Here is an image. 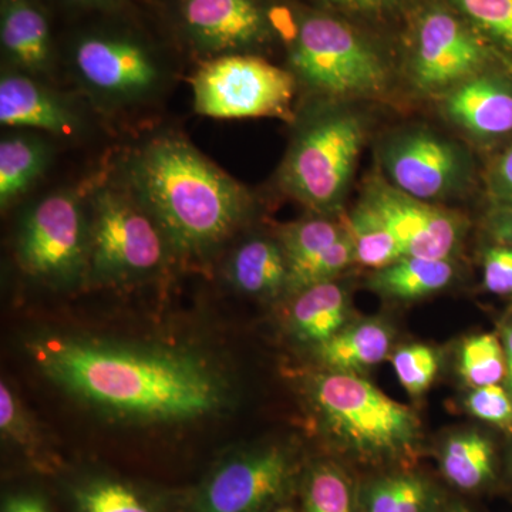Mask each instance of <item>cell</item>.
Instances as JSON below:
<instances>
[{"instance_id": "cell-1", "label": "cell", "mask_w": 512, "mask_h": 512, "mask_svg": "<svg viewBox=\"0 0 512 512\" xmlns=\"http://www.w3.org/2000/svg\"><path fill=\"white\" fill-rule=\"evenodd\" d=\"M28 352L57 386L121 420H200L228 399L220 373L187 352L59 335L30 340Z\"/></svg>"}, {"instance_id": "cell-2", "label": "cell", "mask_w": 512, "mask_h": 512, "mask_svg": "<svg viewBox=\"0 0 512 512\" xmlns=\"http://www.w3.org/2000/svg\"><path fill=\"white\" fill-rule=\"evenodd\" d=\"M123 177L156 218L173 254L184 258L221 247L252 207L244 185L177 134H161L134 151Z\"/></svg>"}, {"instance_id": "cell-3", "label": "cell", "mask_w": 512, "mask_h": 512, "mask_svg": "<svg viewBox=\"0 0 512 512\" xmlns=\"http://www.w3.org/2000/svg\"><path fill=\"white\" fill-rule=\"evenodd\" d=\"M306 397L332 448L365 464L412 463L423 446L419 416L359 375L315 373Z\"/></svg>"}, {"instance_id": "cell-4", "label": "cell", "mask_w": 512, "mask_h": 512, "mask_svg": "<svg viewBox=\"0 0 512 512\" xmlns=\"http://www.w3.org/2000/svg\"><path fill=\"white\" fill-rule=\"evenodd\" d=\"M89 274L100 282H130L156 274L173 254L163 229L126 178L86 191Z\"/></svg>"}, {"instance_id": "cell-5", "label": "cell", "mask_w": 512, "mask_h": 512, "mask_svg": "<svg viewBox=\"0 0 512 512\" xmlns=\"http://www.w3.org/2000/svg\"><path fill=\"white\" fill-rule=\"evenodd\" d=\"M363 126L348 111H332L296 134L281 168L285 191L306 207L329 214L338 210L363 144Z\"/></svg>"}, {"instance_id": "cell-6", "label": "cell", "mask_w": 512, "mask_h": 512, "mask_svg": "<svg viewBox=\"0 0 512 512\" xmlns=\"http://www.w3.org/2000/svg\"><path fill=\"white\" fill-rule=\"evenodd\" d=\"M291 63L296 79L323 96H376L389 80L375 50L345 23L329 16L303 20L293 42Z\"/></svg>"}, {"instance_id": "cell-7", "label": "cell", "mask_w": 512, "mask_h": 512, "mask_svg": "<svg viewBox=\"0 0 512 512\" xmlns=\"http://www.w3.org/2000/svg\"><path fill=\"white\" fill-rule=\"evenodd\" d=\"M195 111L212 119L291 120L296 77L261 57H211L191 79Z\"/></svg>"}, {"instance_id": "cell-8", "label": "cell", "mask_w": 512, "mask_h": 512, "mask_svg": "<svg viewBox=\"0 0 512 512\" xmlns=\"http://www.w3.org/2000/svg\"><path fill=\"white\" fill-rule=\"evenodd\" d=\"M16 255L28 274L70 284L89 271L90 225L86 192L57 190L23 212Z\"/></svg>"}, {"instance_id": "cell-9", "label": "cell", "mask_w": 512, "mask_h": 512, "mask_svg": "<svg viewBox=\"0 0 512 512\" xmlns=\"http://www.w3.org/2000/svg\"><path fill=\"white\" fill-rule=\"evenodd\" d=\"M76 83L101 110L126 111L151 103L170 76L143 43L121 35H87L72 50Z\"/></svg>"}, {"instance_id": "cell-10", "label": "cell", "mask_w": 512, "mask_h": 512, "mask_svg": "<svg viewBox=\"0 0 512 512\" xmlns=\"http://www.w3.org/2000/svg\"><path fill=\"white\" fill-rule=\"evenodd\" d=\"M291 446L265 444L222 458L191 495L187 512H272L298 483Z\"/></svg>"}, {"instance_id": "cell-11", "label": "cell", "mask_w": 512, "mask_h": 512, "mask_svg": "<svg viewBox=\"0 0 512 512\" xmlns=\"http://www.w3.org/2000/svg\"><path fill=\"white\" fill-rule=\"evenodd\" d=\"M383 164L394 187L427 201L443 198L466 181V154L451 141L429 131L394 137L383 151Z\"/></svg>"}, {"instance_id": "cell-12", "label": "cell", "mask_w": 512, "mask_h": 512, "mask_svg": "<svg viewBox=\"0 0 512 512\" xmlns=\"http://www.w3.org/2000/svg\"><path fill=\"white\" fill-rule=\"evenodd\" d=\"M365 198L392 228L404 256L450 259L466 231L461 215L426 204L384 181L370 183Z\"/></svg>"}, {"instance_id": "cell-13", "label": "cell", "mask_w": 512, "mask_h": 512, "mask_svg": "<svg viewBox=\"0 0 512 512\" xmlns=\"http://www.w3.org/2000/svg\"><path fill=\"white\" fill-rule=\"evenodd\" d=\"M485 60L484 47L450 13L434 10L421 19L413 56V80L426 92H440L471 79Z\"/></svg>"}, {"instance_id": "cell-14", "label": "cell", "mask_w": 512, "mask_h": 512, "mask_svg": "<svg viewBox=\"0 0 512 512\" xmlns=\"http://www.w3.org/2000/svg\"><path fill=\"white\" fill-rule=\"evenodd\" d=\"M0 123L57 137H74L84 127L72 101L43 79L13 69L0 79Z\"/></svg>"}, {"instance_id": "cell-15", "label": "cell", "mask_w": 512, "mask_h": 512, "mask_svg": "<svg viewBox=\"0 0 512 512\" xmlns=\"http://www.w3.org/2000/svg\"><path fill=\"white\" fill-rule=\"evenodd\" d=\"M180 12L195 46L214 57L247 49L265 35L264 13L256 0H181Z\"/></svg>"}, {"instance_id": "cell-16", "label": "cell", "mask_w": 512, "mask_h": 512, "mask_svg": "<svg viewBox=\"0 0 512 512\" xmlns=\"http://www.w3.org/2000/svg\"><path fill=\"white\" fill-rule=\"evenodd\" d=\"M0 40L9 69L39 79L52 69L49 23L32 0H2Z\"/></svg>"}, {"instance_id": "cell-17", "label": "cell", "mask_w": 512, "mask_h": 512, "mask_svg": "<svg viewBox=\"0 0 512 512\" xmlns=\"http://www.w3.org/2000/svg\"><path fill=\"white\" fill-rule=\"evenodd\" d=\"M446 113L476 136H503L512 131L511 87L494 77H471L448 94Z\"/></svg>"}, {"instance_id": "cell-18", "label": "cell", "mask_w": 512, "mask_h": 512, "mask_svg": "<svg viewBox=\"0 0 512 512\" xmlns=\"http://www.w3.org/2000/svg\"><path fill=\"white\" fill-rule=\"evenodd\" d=\"M73 512H171L167 497L106 473H84L64 487Z\"/></svg>"}, {"instance_id": "cell-19", "label": "cell", "mask_w": 512, "mask_h": 512, "mask_svg": "<svg viewBox=\"0 0 512 512\" xmlns=\"http://www.w3.org/2000/svg\"><path fill=\"white\" fill-rule=\"evenodd\" d=\"M393 329L386 320H352L332 339L315 348L323 370L362 375L390 355Z\"/></svg>"}, {"instance_id": "cell-20", "label": "cell", "mask_w": 512, "mask_h": 512, "mask_svg": "<svg viewBox=\"0 0 512 512\" xmlns=\"http://www.w3.org/2000/svg\"><path fill=\"white\" fill-rule=\"evenodd\" d=\"M352 322L348 291L336 281L296 293L289 309L288 329L301 345L318 348Z\"/></svg>"}, {"instance_id": "cell-21", "label": "cell", "mask_w": 512, "mask_h": 512, "mask_svg": "<svg viewBox=\"0 0 512 512\" xmlns=\"http://www.w3.org/2000/svg\"><path fill=\"white\" fill-rule=\"evenodd\" d=\"M227 276L244 295L265 301L286 295L288 262L279 239H245L229 256Z\"/></svg>"}, {"instance_id": "cell-22", "label": "cell", "mask_w": 512, "mask_h": 512, "mask_svg": "<svg viewBox=\"0 0 512 512\" xmlns=\"http://www.w3.org/2000/svg\"><path fill=\"white\" fill-rule=\"evenodd\" d=\"M52 146L37 131H16L0 141V207L8 210L45 173Z\"/></svg>"}, {"instance_id": "cell-23", "label": "cell", "mask_w": 512, "mask_h": 512, "mask_svg": "<svg viewBox=\"0 0 512 512\" xmlns=\"http://www.w3.org/2000/svg\"><path fill=\"white\" fill-rule=\"evenodd\" d=\"M456 269L450 259L403 256L399 261L370 276L369 288L382 298L416 301L443 291L453 282Z\"/></svg>"}, {"instance_id": "cell-24", "label": "cell", "mask_w": 512, "mask_h": 512, "mask_svg": "<svg viewBox=\"0 0 512 512\" xmlns=\"http://www.w3.org/2000/svg\"><path fill=\"white\" fill-rule=\"evenodd\" d=\"M346 228V222L313 217L279 229L278 239L288 262L286 295L295 296L302 291L313 266L345 234Z\"/></svg>"}, {"instance_id": "cell-25", "label": "cell", "mask_w": 512, "mask_h": 512, "mask_svg": "<svg viewBox=\"0 0 512 512\" xmlns=\"http://www.w3.org/2000/svg\"><path fill=\"white\" fill-rule=\"evenodd\" d=\"M362 512H439L443 497L429 478L396 471L372 478L359 488Z\"/></svg>"}, {"instance_id": "cell-26", "label": "cell", "mask_w": 512, "mask_h": 512, "mask_svg": "<svg viewBox=\"0 0 512 512\" xmlns=\"http://www.w3.org/2000/svg\"><path fill=\"white\" fill-rule=\"evenodd\" d=\"M494 447L476 430L451 434L440 453L443 476L461 491H476L494 478Z\"/></svg>"}, {"instance_id": "cell-27", "label": "cell", "mask_w": 512, "mask_h": 512, "mask_svg": "<svg viewBox=\"0 0 512 512\" xmlns=\"http://www.w3.org/2000/svg\"><path fill=\"white\" fill-rule=\"evenodd\" d=\"M302 503L303 512H362L352 477L332 460L308 467L302 478Z\"/></svg>"}, {"instance_id": "cell-28", "label": "cell", "mask_w": 512, "mask_h": 512, "mask_svg": "<svg viewBox=\"0 0 512 512\" xmlns=\"http://www.w3.org/2000/svg\"><path fill=\"white\" fill-rule=\"evenodd\" d=\"M346 225L356 248V262L382 269L402 259L403 249L379 211L366 198L349 215Z\"/></svg>"}, {"instance_id": "cell-29", "label": "cell", "mask_w": 512, "mask_h": 512, "mask_svg": "<svg viewBox=\"0 0 512 512\" xmlns=\"http://www.w3.org/2000/svg\"><path fill=\"white\" fill-rule=\"evenodd\" d=\"M457 372L470 389L500 384L505 379L503 342L494 333L468 336L458 349Z\"/></svg>"}, {"instance_id": "cell-30", "label": "cell", "mask_w": 512, "mask_h": 512, "mask_svg": "<svg viewBox=\"0 0 512 512\" xmlns=\"http://www.w3.org/2000/svg\"><path fill=\"white\" fill-rule=\"evenodd\" d=\"M392 365L404 390L417 399L430 389L440 369V355L423 343H412L396 349Z\"/></svg>"}, {"instance_id": "cell-31", "label": "cell", "mask_w": 512, "mask_h": 512, "mask_svg": "<svg viewBox=\"0 0 512 512\" xmlns=\"http://www.w3.org/2000/svg\"><path fill=\"white\" fill-rule=\"evenodd\" d=\"M461 10L512 52V0H456Z\"/></svg>"}, {"instance_id": "cell-32", "label": "cell", "mask_w": 512, "mask_h": 512, "mask_svg": "<svg viewBox=\"0 0 512 512\" xmlns=\"http://www.w3.org/2000/svg\"><path fill=\"white\" fill-rule=\"evenodd\" d=\"M471 416L503 430H512V396L500 384L471 390L466 399Z\"/></svg>"}, {"instance_id": "cell-33", "label": "cell", "mask_w": 512, "mask_h": 512, "mask_svg": "<svg viewBox=\"0 0 512 512\" xmlns=\"http://www.w3.org/2000/svg\"><path fill=\"white\" fill-rule=\"evenodd\" d=\"M0 430L3 439L29 447L35 441L33 423L16 394L5 382L0 386Z\"/></svg>"}, {"instance_id": "cell-34", "label": "cell", "mask_w": 512, "mask_h": 512, "mask_svg": "<svg viewBox=\"0 0 512 512\" xmlns=\"http://www.w3.org/2000/svg\"><path fill=\"white\" fill-rule=\"evenodd\" d=\"M484 286L495 295L512 293V247L498 245L484 255Z\"/></svg>"}, {"instance_id": "cell-35", "label": "cell", "mask_w": 512, "mask_h": 512, "mask_svg": "<svg viewBox=\"0 0 512 512\" xmlns=\"http://www.w3.org/2000/svg\"><path fill=\"white\" fill-rule=\"evenodd\" d=\"M0 512H53L45 495L35 488H13L2 498Z\"/></svg>"}, {"instance_id": "cell-36", "label": "cell", "mask_w": 512, "mask_h": 512, "mask_svg": "<svg viewBox=\"0 0 512 512\" xmlns=\"http://www.w3.org/2000/svg\"><path fill=\"white\" fill-rule=\"evenodd\" d=\"M490 229L498 241L512 247V210L500 211L493 215Z\"/></svg>"}, {"instance_id": "cell-37", "label": "cell", "mask_w": 512, "mask_h": 512, "mask_svg": "<svg viewBox=\"0 0 512 512\" xmlns=\"http://www.w3.org/2000/svg\"><path fill=\"white\" fill-rule=\"evenodd\" d=\"M501 342H503L505 355V389L512 396V323L501 329Z\"/></svg>"}, {"instance_id": "cell-38", "label": "cell", "mask_w": 512, "mask_h": 512, "mask_svg": "<svg viewBox=\"0 0 512 512\" xmlns=\"http://www.w3.org/2000/svg\"><path fill=\"white\" fill-rule=\"evenodd\" d=\"M501 188L512 197V148L504 154L497 168Z\"/></svg>"}, {"instance_id": "cell-39", "label": "cell", "mask_w": 512, "mask_h": 512, "mask_svg": "<svg viewBox=\"0 0 512 512\" xmlns=\"http://www.w3.org/2000/svg\"><path fill=\"white\" fill-rule=\"evenodd\" d=\"M336 2L345 3V5L355 6L359 9H376L382 8L392 0H336Z\"/></svg>"}, {"instance_id": "cell-40", "label": "cell", "mask_w": 512, "mask_h": 512, "mask_svg": "<svg viewBox=\"0 0 512 512\" xmlns=\"http://www.w3.org/2000/svg\"><path fill=\"white\" fill-rule=\"evenodd\" d=\"M70 2L77 3V5L96 6V8H111L117 5L119 0H70Z\"/></svg>"}, {"instance_id": "cell-41", "label": "cell", "mask_w": 512, "mask_h": 512, "mask_svg": "<svg viewBox=\"0 0 512 512\" xmlns=\"http://www.w3.org/2000/svg\"><path fill=\"white\" fill-rule=\"evenodd\" d=\"M439 512H471L464 505L456 504V505H448V507H443Z\"/></svg>"}, {"instance_id": "cell-42", "label": "cell", "mask_w": 512, "mask_h": 512, "mask_svg": "<svg viewBox=\"0 0 512 512\" xmlns=\"http://www.w3.org/2000/svg\"><path fill=\"white\" fill-rule=\"evenodd\" d=\"M272 512H296L295 508L292 507V505L289 504H282L279 505V507H276L274 511Z\"/></svg>"}]
</instances>
